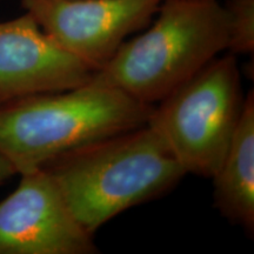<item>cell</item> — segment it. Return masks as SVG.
Masks as SVG:
<instances>
[{"instance_id":"1","label":"cell","mask_w":254,"mask_h":254,"mask_svg":"<svg viewBox=\"0 0 254 254\" xmlns=\"http://www.w3.org/2000/svg\"><path fill=\"white\" fill-rule=\"evenodd\" d=\"M43 167L92 234L126 209L163 195L186 176L148 124L82 146Z\"/></svg>"},{"instance_id":"9","label":"cell","mask_w":254,"mask_h":254,"mask_svg":"<svg viewBox=\"0 0 254 254\" xmlns=\"http://www.w3.org/2000/svg\"><path fill=\"white\" fill-rule=\"evenodd\" d=\"M228 46L234 56H252L254 52V0H227Z\"/></svg>"},{"instance_id":"10","label":"cell","mask_w":254,"mask_h":254,"mask_svg":"<svg viewBox=\"0 0 254 254\" xmlns=\"http://www.w3.org/2000/svg\"><path fill=\"white\" fill-rule=\"evenodd\" d=\"M15 174H17V172H15L13 166L9 164L7 159L0 154V186L7 182L9 178L15 176Z\"/></svg>"},{"instance_id":"4","label":"cell","mask_w":254,"mask_h":254,"mask_svg":"<svg viewBox=\"0 0 254 254\" xmlns=\"http://www.w3.org/2000/svg\"><path fill=\"white\" fill-rule=\"evenodd\" d=\"M243 93L237 56H218L154 105L148 125L186 174L212 178L239 124Z\"/></svg>"},{"instance_id":"5","label":"cell","mask_w":254,"mask_h":254,"mask_svg":"<svg viewBox=\"0 0 254 254\" xmlns=\"http://www.w3.org/2000/svg\"><path fill=\"white\" fill-rule=\"evenodd\" d=\"M161 1L21 0V6L60 47L97 72L127 37L151 23Z\"/></svg>"},{"instance_id":"2","label":"cell","mask_w":254,"mask_h":254,"mask_svg":"<svg viewBox=\"0 0 254 254\" xmlns=\"http://www.w3.org/2000/svg\"><path fill=\"white\" fill-rule=\"evenodd\" d=\"M154 105L91 79L71 90L0 105V154L17 174L148 123Z\"/></svg>"},{"instance_id":"8","label":"cell","mask_w":254,"mask_h":254,"mask_svg":"<svg viewBox=\"0 0 254 254\" xmlns=\"http://www.w3.org/2000/svg\"><path fill=\"white\" fill-rule=\"evenodd\" d=\"M213 179L214 206L222 217L254 232V93L246 94L239 124Z\"/></svg>"},{"instance_id":"6","label":"cell","mask_w":254,"mask_h":254,"mask_svg":"<svg viewBox=\"0 0 254 254\" xmlns=\"http://www.w3.org/2000/svg\"><path fill=\"white\" fill-rule=\"evenodd\" d=\"M0 201V254H94L93 234L73 214L45 167L20 174Z\"/></svg>"},{"instance_id":"7","label":"cell","mask_w":254,"mask_h":254,"mask_svg":"<svg viewBox=\"0 0 254 254\" xmlns=\"http://www.w3.org/2000/svg\"><path fill=\"white\" fill-rule=\"evenodd\" d=\"M94 73L60 47L27 12L0 21V105L79 87Z\"/></svg>"},{"instance_id":"3","label":"cell","mask_w":254,"mask_h":254,"mask_svg":"<svg viewBox=\"0 0 254 254\" xmlns=\"http://www.w3.org/2000/svg\"><path fill=\"white\" fill-rule=\"evenodd\" d=\"M153 23L126 40L93 80L155 105L228 46V13L219 0H163Z\"/></svg>"}]
</instances>
